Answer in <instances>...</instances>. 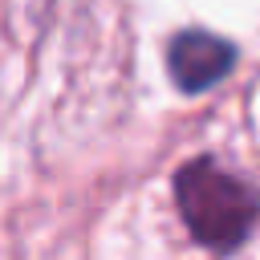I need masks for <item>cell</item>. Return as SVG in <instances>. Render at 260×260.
<instances>
[{
  "label": "cell",
  "mask_w": 260,
  "mask_h": 260,
  "mask_svg": "<svg viewBox=\"0 0 260 260\" xmlns=\"http://www.w3.org/2000/svg\"><path fill=\"white\" fill-rule=\"evenodd\" d=\"M175 203L191 236L215 252L244 244L260 215L256 191L215 158H195L175 175Z\"/></svg>",
  "instance_id": "obj_1"
},
{
  "label": "cell",
  "mask_w": 260,
  "mask_h": 260,
  "mask_svg": "<svg viewBox=\"0 0 260 260\" xmlns=\"http://www.w3.org/2000/svg\"><path fill=\"white\" fill-rule=\"evenodd\" d=\"M232 61H236V49L207 28H183L167 45V69H171L175 85L187 93L211 89L232 69Z\"/></svg>",
  "instance_id": "obj_2"
}]
</instances>
